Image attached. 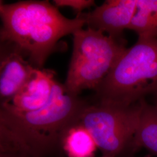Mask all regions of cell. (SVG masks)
<instances>
[{
  "label": "cell",
  "mask_w": 157,
  "mask_h": 157,
  "mask_svg": "<svg viewBox=\"0 0 157 157\" xmlns=\"http://www.w3.org/2000/svg\"><path fill=\"white\" fill-rule=\"evenodd\" d=\"M89 104L56 80L49 101L36 111L14 113L0 109L1 148L45 157L59 147L67 131Z\"/></svg>",
  "instance_id": "1"
},
{
  "label": "cell",
  "mask_w": 157,
  "mask_h": 157,
  "mask_svg": "<svg viewBox=\"0 0 157 157\" xmlns=\"http://www.w3.org/2000/svg\"><path fill=\"white\" fill-rule=\"evenodd\" d=\"M1 43L14 45L35 68L43 69L59 40L83 29L80 15L64 17L48 1H21L12 4L1 1Z\"/></svg>",
  "instance_id": "2"
},
{
  "label": "cell",
  "mask_w": 157,
  "mask_h": 157,
  "mask_svg": "<svg viewBox=\"0 0 157 157\" xmlns=\"http://www.w3.org/2000/svg\"><path fill=\"white\" fill-rule=\"evenodd\" d=\"M157 90V39H138L94 91L97 102L128 107Z\"/></svg>",
  "instance_id": "3"
},
{
  "label": "cell",
  "mask_w": 157,
  "mask_h": 157,
  "mask_svg": "<svg viewBox=\"0 0 157 157\" xmlns=\"http://www.w3.org/2000/svg\"><path fill=\"white\" fill-rule=\"evenodd\" d=\"M127 48L124 41L87 28L73 34V51L65 87L79 95L95 90L110 72Z\"/></svg>",
  "instance_id": "4"
},
{
  "label": "cell",
  "mask_w": 157,
  "mask_h": 157,
  "mask_svg": "<svg viewBox=\"0 0 157 157\" xmlns=\"http://www.w3.org/2000/svg\"><path fill=\"white\" fill-rule=\"evenodd\" d=\"M141 112L140 100L128 107L96 102L86 107L79 123L94 140L105 157L130 151Z\"/></svg>",
  "instance_id": "5"
},
{
  "label": "cell",
  "mask_w": 157,
  "mask_h": 157,
  "mask_svg": "<svg viewBox=\"0 0 157 157\" xmlns=\"http://www.w3.org/2000/svg\"><path fill=\"white\" fill-rule=\"evenodd\" d=\"M137 0H108L87 13H82L87 28L124 41V30L129 28L137 9Z\"/></svg>",
  "instance_id": "6"
},
{
  "label": "cell",
  "mask_w": 157,
  "mask_h": 157,
  "mask_svg": "<svg viewBox=\"0 0 157 157\" xmlns=\"http://www.w3.org/2000/svg\"><path fill=\"white\" fill-rule=\"evenodd\" d=\"M56 80L53 71L35 68L17 94L8 101L1 104V109L14 113L39 109L50 100Z\"/></svg>",
  "instance_id": "7"
},
{
  "label": "cell",
  "mask_w": 157,
  "mask_h": 157,
  "mask_svg": "<svg viewBox=\"0 0 157 157\" xmlns=\"http://www.w3.org/2000/svg\"><path fill=\"white\" fill-rule=\"evenodd\" d=\"M35 67L13 45L1 43L0 59V100H10L28 80Z\"/></svg>",
  "instance_id": "8"
},
{
  "label": "cell",
  "mask_w": 157,
  "mask_h": 157,
  "mask_svg": "<svg viewBox=\"0 0 157 157\" xmlns=\"http://www.w3.org/2000/svg\"><path fill=\"white\" fill-rule=\"evenodd\" d=\"M141 112L138 128L131 144L130 152L145 148L157 155V108L140 100Z\"/></svg>",
  "instance_id": "9"
},
{
  "label": "cell",
  "mask_w": 157,
  "mask_h": 157,
  "mask_svg": "<svg viewBox=\"0 0 157 157\" xmlns=\"http://www.w3.org/2000/svg\"><path fill=\"white\" fill-rule=\"evenodd\" d=\"M128 29L138 34V39H157V0H137L136 11Z\"/></svg>",
  "instance_id": "10"
},
{
  "label": "cell",
  "mask_w": 157,
  "mask_h": 157,
  "mask_svg": "<svg viewBox=\"0 0 157 157\" xmlns=\"http://www.w3.org/2000/svg\"><path fill=\"white\" fill-rule=\"evenodd\" d=\"M78 121L67 131L62 147L69 157H93L97 148L95 141Z\"/></svg>",
  "instance_id": "11"
},
{
  "label": "cell",
  "mask_w": 157,
  "mask_h": 157,
  "mask_svg": "<svg viewBox=\"0 0 157 157\" xmlns=\"http://www.w3.org/2000/svg\"><path fill=\"white\" fill-rule=\"evenodd\" d=\"M56 7H69L77 12V16L83 13L84 10L95 5L93 0H55L53 1Z\"/></svg>",
  "instance_id": "12"
},
{
  "label": "cell",
  "mask_w": 157,
  "mask_h": 157,
  "mask_svg": "<svg viewBox=\"0 0 157 157\" xmlns=\"http://www.w3.org/2000/svg\"><path fill=\"white\" fill-rule=\"evenodd\" d=\"M0 157H32L24 152L13 150H1Z\"/></svg>",
  "instance_id": "13"
},
{
  "label": "cell",
  "mask_w": 157,
  "mask_h": 157,
  "mask_svg": "<svg viewBox=\"0 0 157 157\" xmlns=\"http://www.w3.org/2000/svg\"><path fill=\"white\" fill-rule=\"evenodd\" d=\"M153 94H154V97H155V106L157 108V90H155V91L154 92Z\"/></svg>",
  "instance_id": "14"
},
{
  "label": "cell",
  "mask_w": 157,
  "mask_h": 157,
  "mask_svg": "<svg viewBox=\"0 0 157 157\" xmlns=\"http://www.w3.org/2000/svg\"><path fill=\"white\" fill-rule=\"evenodd\" d=\"M144 157H152V156L151 154H148V155H145Z\"/></svg>",
  "instance_id": "15"
}]
</instances>
